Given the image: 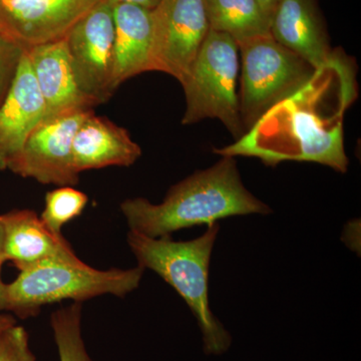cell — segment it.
<instances>
[{"mask_svg":"<svg viewBox=\"0 0 361 361\" xmlns=\"http://www.w3.org/2000/svg\"><path fill=\"white\" fill-rule=\"evenodd\" d=\"M90 111H77L40 123L7 170L40 184L75 186L80 174L73 166V140Z\"/></svg>","mask_w":361,"mask_h":361,"instance_id":"cell-9","label":"cell"},{"mask_svg":"<svg viewBox=\"0 0 361 361\" xmlns=\"http://www.w3.org/2000/svg\"><path fill=\"white\" fill-rule=\"evenodd\" d=\"M109 1L113 2L114 4H134V6H139L145 7V8L154 9L161 0H109Z\"/></svg>","mask_w":361,"mask_h":361,"instance_id":"cell-23","label":"cell"},{"mask_svg":"<svg viewBox=\"0 0 361 361\" xmlns=\"http://www.w3.org/2000/svg\"><path fill=\"white\" fill-rule=\"evenodd\" d=\"M82 303L75 302L54 311L51 326L58 348L59 361H94L82 337Z\"/></svg>","mask_w":361,"mask_h":361,"instance_id":"cell-18","label":"cell"},{"mask_svg":"<svg viewBox=\"0 0 361 361\" xmlns=\"http://www.w3.org/2000/svg\"><path fill=\"white\" fill-rule=\"evenodd\" d=\"M258 4L262 7L263 11L269 18H272V14L276 8L279 0H257Z\"/></svg>","mask_w":361,"mask_h":361,"instance_id":"cell-24","label":"cell"},{"mask_svg":"<svg viewBox=\"0 0 361 361\" xmlns=\"http://www.w3.org/2000/svg\"><path fill=\"white\" fill-rule=\"evenodd\" d=\"M270 35L315 70L334 54L313 0H279L271 18Z\"/></svg>","mask_w":361,"mask_h":361,"instance_id":"cell-15","label":"cell"},{"mask_svg":"<svg viewBox=\"0 0 361 361\" xmlns=\"http://www.w3.org/2000/svg\"><path fill=\"white\" fill-rule=\"evenodd\" d=\"M239 59L237 42L210 28L189 75L180 84L186 97L183 125L217 118L235 137L245 135L237 94Z\"/></svg>","mask_w":361,"mask_h":361,"instance_id":"cell-5","label":"cell"},{"mask_svg":"<svg viewBox=\"0 0 361 361\" xmlns=\"http://www.w3.org/2000/svg\"><path fill=\"white\" fill-rule=\"evenodd\" d=\"M206 7L211 30L237 44L270 35L271 18L257 0H206Z\"/></svg>","mask_w":361,"mask_h":361,"instance_id":"cell-17","label":"cell"},{"mask_svg":"<svg viewBox=\"0 0 361 361\" xmlns=\"http://www.w3.org/2000/svg\"><path fill=\"white\" fill-rule=\"evenodd\" d=\"M144 268L97 270L80 261H47L20 271L6 287V312L21 319L37 316L49 304L82 303L102 295L127 296L141 283Z\"/></svg>","mask_w":361,"mask_h":361,"instance_id":"cell-4","label":"cell"},{"mask_svg":"<svg viewBox=\"0 0 361 361\" xmlns=\"http://www.w3.org/2000/svg\"><path fill=\"white\" fill-rule=\"evenodd\" d=\"M25 49L0 35V106L11 89Z\"/></svg>","mask_w":361,"mask_h":361,"instance_id":"cell-21","label":"cell"},{"mask_svg":"<svg viewBox=\"0 0 361 361\" xmlns=\"http://www.w3.org/2000/svg\"><path fill=\"white\" fill-rule=\"evenodd\" d=\"M115 44L111 90H115L129 78L152 71L151 9L134 4H114Z\"/></svg>","mask_w":361,"mask_h":361,"instance_id":"cell-16","label":"cell"},{"mask_svg":"<svg viewBox=\"0 0 361 361\" xmlns=\"http://www.w3.org/2000/svg\"><path fill=\"white\" fill-rule=\"evenodd\" d=\"M71 66L80 90L97 104L111 96L115 44L114 4L101 0L66 37Z\"/></svg>","mask_w":361,"mask_h":361,"instance_id":"cell-8","label":"cell"},{"mask_svg":"<svg viewBox=\"0 0 361 361\" xmlns=\"http://www.w3.org/2000/svg\"><path fill=\"white\" fill-rule=\"evenodd\" d=\"M152 21V71L182 84L210 30L206 0H161Z\"/></svg>","mask_w":361,"mask_h":361,"instance_id":"cell-7","label":"cell"},{"mask_svg":"<svg viewBox=\"0 0 361 361\" xmlns=\"http://www.w3.org/2000/svg\"><path fill=\"white\" fill-rule=\"evenodd\" d=\"M4 227H2L1 220H0V313L6 312V283H4L2 280V266L6 263L4 260Z\"/></svg>","mask_w":361,"mask_h":361,"instance_id":"cell-22","label":"cell"},{"mask_svg":"<svg viewBox=\"0 0 361 361\" xmlns=\"http://www.w3.org/2000/svg\"><path fill=\"white\" fill-rule=\"evenodd\" d=\"M16 320L13 314L9 313H0V332L4 331L7 327L16 324Z\"/></svg>","mask_w":361,"mask_h":361,"instance_id":"cell-25","label":"cell"},{"mask_svg":"<svg viewBox=\"0 0 361 361\" xmlns=\"http://www.w3.org/2000/svg\"><path fill=\"white\" fill-rule=\"evenodd\" d=\"M219 229V224L214 223L207 226L202 236L189 241L152 238L133 231L127 237L137 266L163 278L189 306L200 327L207 355H223L232 343L231 336L209 303V267Z\"/></svg>","mask_w":361,"mask_h":361,"instance_id":"cell-3","label":"cell"},{"mask_svg":"<svg viewBox=\"0 0 361 361\" xmlns=\"http://www.w3.org/2000/svg\"><path fill=\"white\" fill-rule=\"evenodd\" d=\"M101 0H0V35L23 49L65 39Z\"/></svg>","mask_w":361,"mask_h":361,"instance_id":"cell-10","label":"cell"},{"mask_svg":"<svg viewBox=\"0 0 361 361\" xmlns=\"http://www.w3.org/2000/svg\"><path fill=\"white\" fill-rule=\"evenodd\" d=\"M0 361H37L25 327L16 323L0 332Z\"/></svg>","mask_w":361,"mask_h":361,"instance_id":"cell-20","label":"cell"},{"mask_svg":"<svg viewBox=\"0 0 361 361\" xmlns=\"http://www.w3.org/2000/svg\"><path fill=\"white\" fill-rule=\"evenodd\" d=\"M0 220L4 233V260L13 263L18 270L47 261H82L68 240L49 231L35 211L16 209L0 215Z\"/></svg>","mask_w":361,"mask_h":361,"instance_id":"cell-13","label":"cell"},{"mask_svg":"<svg viewBox=\"0 0 361 361\" xmlns=\"http://www.w3.org/2000/svg\"><path fill=\"white\" fill-rule=\"evenodd\" d=\"M89 198L84 192L71 186L59 187L45 195L40 219L49 231L61 236L63 226L80 216Z\"/></svg>","mask_w":361,"mask_h":361,"instance_id":"cell-19","label":"cell"},{"mask_svg":"<svg viewBox=\"0 0 361 361\" xmlns=\"http://www.w3.org/2000/svg\"><path fill=\"white\" fill-rule=\"evenodd\" d=\"M44 99L25 51L0 106V170L8 169L26 140L44 118Z\"/></svg>","mask_w":361,"mask_h":361,"instance_id":"cell-12","label":"cell"},{"mask_svg":"<svg viewBox=\"0 0 361 361\" xmlns=\"http://www.w3.org/2000/svg\"><path fill=\"white\" fill-rule=\"evenodd\" d=\"M73 166L85 171L118 166L130 167L142 156V149L125 128L90 111L80 123L73 145Z\"/></svg>","mask_w":361,"mask_h":361,"instance_id":"cell-14","label":"cell"},{"mask_svg":"<svg viewBox=\"0 0 361 361\" xmlns=\"http://www.w3.org/2000/svg\"><path fill=\"white\" fill-rule=\"evenodd\" d=\"M25 51L44 102L42 122L97 106L78 87L66 37Z\"/></svg>","mask_w":361,"mask_h":361,"instance_id":"cell-11","label":"cell"},{"mask_svg":"<svg viewBox=\"0 0 361 361\" xmlns=\"http://www.w3.org/2000/svg\"><path fill=\"white\" fill-rule=\"evenodd\" d=\"M355 97V73L334 52L307 84L271 109L234 145L215 153L256 157L272 167L285 161H313L345 173L342 118Z\"/></svg>","mask_w":361,"mask_h":361,"instance_id":"cell-1","label":"cell"},{"mask_svg":"<svg viewBox=\"0 0 361 361\" xmlns=\"http://www.w3.org/2000/svg\"><path fill=\"white\" fill-rule=\"evenodd\" d=\"M239 108L245 134L278 104L307 84L315 68L266 35L239 42Z\"/></svg>","mask_w":361,"mask_h":361,"instance_id":"cell-6","label":"cell"},{"mask_svg":"<svg viewBox=\"0 0 361 361\" xmlns=\"http://www.w3.org/2000/svg\"><path fill=\"white\" fill-rule=\"evenodd\" d=\"M222 157L212 167L171 187L161 204L144 198L122 202L121 211L130 231L160 238L233 216L271 213L270 207L244 186L234 157Z\"/></svg>","mask_w":361,"mask_h":361,"instance_id":"cell-2","label":"cell"}]
</instances>
